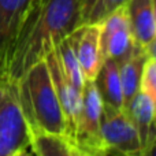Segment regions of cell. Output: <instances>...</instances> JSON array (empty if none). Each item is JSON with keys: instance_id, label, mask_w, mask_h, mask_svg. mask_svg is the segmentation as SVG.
<instances>
[{"instance_id": "obj_18", "label": "cell", "mask_w": 156, "mask_h": 156, "mask_svg": "<svg viewBox=\"0 0 156 156\" xmlns=\"http://www.w3.org/2000/svg\"><path fill=\"white\" fill-rule=\"evenodd\" d=\"M94 3V0H82V15H81V23H82V18L86 12L89 11V8L92 7V4Z\"/></svg>"}, {"instance_id": "obj_16", "label": "cell", "mask_w": 156, "mask_h": 156, "mask_svg": "<svg viewBox=\"0 0 156 156\" xmlns=\"http://www.w3.org/2000/svg\"><path fill=\"white\" fill-rule=\"evenodd\" d=\"M127 0H94L89 11L83 15L82 23L85 22H100L103 18L110 15L116 8L126 5Z\"/></svg>"}, {"instance_id": "obj_3", "label": "cell", "mask_w": 156, "mask_h": 156, "mask_svg": "<svg viewBox=\"0 0 156 156\" xmlns=\"http://www.w3.org/2000/svg\"><path fill=\"white\" fill-rule=\"evenodd\" d=\"M29 152V130L19 104L16 81L0 63V156H22Z\"/></svg>"}, {"instance_id": "obj_12", "label": "cell", "mask_w": 156, "mask_h": 156, "mask_svg": "<svg viewBox=\"0 0 156 156\" xmlns=\"http://www.w3.org/2000/svg\"><path fill=\"white\" fill-rule=\"evenodd\" d=\"M30 152L38 156H82L69 136L47 130L29 132Z\"/></svg>"}, {"instance_id": "obj_14", "label": "cell", "mask_w": 156, "mask_h": 156, "mask_svg": "<svg viewBox=\"0 0 156 156\" xmlns=\"http://www.w3.org/2000/svg\"><path fill=\"white\" fill-rule=\"evenodd\" d=\"M148 55L143 48L136 51L133 55L118 63L119 66V76H121L122 89H123L125 103L129 101L138 90H140V78L143 66L145 63Z\"/></svg>"}, {"instance_id": "obj_7", "label": "cell", "mask_w": 156, "mask_h": 156, "mask_svg": "<svg viewBox=\"0 0 156 156\" xmlns=\"http://www.w3.org/2000/svg\"><path fill=\"white\" fill-rule=\"evenodd\" d=\"M100 22H85L69 34L85 81H94L103 65Z\"/></svg>"}, {"instance_id": "obj_4", "label": "cell", "mask_w": 156, "mask_h": 156, "mask_svg": "<svg viewBox=\"0 0 156 156\" xmlns=\"http://www.w3.org/2000/svg\"><path fill=\"white\" fill-rule=\"evenodd\" d=\"M101 108L103 101L96 83L94 81H86L82 88V103L74 136V143L82 156L108 155L100 127Z\"/></svg>"}, {"instance_id": "obj_15", "label": "cell", "mask_w": 156, "mask_h": 156, "mask_svg": "<svg viewBox=\"0 0 156 156\" xmlns=\"http://www.w3.org/2000/svg\"><path fill=\"white\" fill-rule=\"evenodd\" d=\"M56 54L59 56L60 65L63 67V71L66 73L69 81L73 83V86L76 89H78L80 92H82V88L85 85V77L82 74L81 70V66L78 63V59L76 56V52H74V47L71 43L70 37H65L56 47Z\"/></svg>"}, {"instance_id": "obj_19", "label": "cell", "mask_w": 156, "mask_h": 156, "mask_svg": "<svg viewBox=\"0 0 156 156\" xmlns=\"http://www.w3.org/2000/svg\"><path fill=\"white\" fill-rule=\"evenodd\" d=\"M37 2H40V0H33V3H37ZM32 3V4H33ZM30 7H32V5H30Z\"/></svg>"}, {"instance_id": "obj_10", "label": "cell", "mask_w": 156, "mask_h": 156, "mask_svg": "<svg viewBox=\"0 0 156 156\" xmlns=\"http://www.w3.org/2000/svg\"><path fill=\"white\" fill-rule=\"evenodd\" d=\"M126 10L134 40L148 55L156 56L155 0H127Z\"/></svg>"}, {"instance_id": "obj_8", "label": "cell", "mask_w": 156, "mask_h": 156, "mask_svg": "<svg viewBox=\"0 0 156 156\" xmlns=\"http://www.w3.org/2000/svg\"><path fill=\"white\" fill-rule=\"evenodd\" d=\"M44 59H45V63L48 66L49 74H51L52 82H54L55 92H56L59 104L62 107L67 136L74 141L77 121H78V115H80V110H81V103H82V92L76 89L73 86V83L69 81L66 73L63 71L62 65H60L56 49L54 48Z\"/></svg>"}, {"instance_id": "obj_9", "label": "cell", "mask_w": 156, "mask_h": 156, "mask_svg": "<svg viewBox=\"0 0 156 156\" xmlns=\"http://www.w3.org/2000/svg\"><path fill=\"white\" fill-rule=\"evenodd\" d=\"M156 100L147 93L138 90L129 101L125 103V112L129 115L140 136L141 156H149L154 154L156 144Z\"/></svg>"}, {"instance_id": "obj_5", "label": "cell", "mask_w": 156, "mask_h": 156, "mask_svg": "<svg viewBox=\"0 0 156 156\" xmlns=\"http://www.w3.org/2000/svg\"><path fill=\"white\" fill-rule=\"evenodd\" d=\"M100 127L108 155L141 156L140 136L123 108L118 110L103 104Z\"/></svg>"}, {"instance_id": "obj_11", "label": "cell", "mask_w": 156, "mask_h": 156, "mask_svg": "<svg viewBox=\"0 0 156 156\" xmlns=\"http://www.w3.org/2000/svg\"><path fill=\"white\" fill-rule=\"evenodd\" d=\"M33 0H0V63L14 43Z\"/></svg>"}, {"instance_id": "obj_1", "label": "cell", "mask_w": 156, "mask_h": 156, "mask_svg": "<svg viewBox=\"0 0 156 156\" xmlns=\"http://www.w3.org/2000/svg\"><path fill=\"white\" fill-rule=\"evenodd\" d=\"M82 0H40L33 3L2 62L11 78L18 80L43 60L60 41L81 25Z\"/></svg>"}, {"instance_id": "obj_17", "label": "cell", "mask_w": 156, "mask_h": 156, "mask_svg": "<svg viewBox=\"0 0 156 156\" xmlns=\"http://www.w3.org/2000/svg\"><path fill=\"white\" fill-rule=\"evenodd\" d=\"M140 90L156 100V56H148L143 66Z\"/></svg>"}, {"instance_id": "obj_2", "label": "cell", "mask_w": 156, "mask_h": 156, "mask_svg": "<svg viewBox=\"0 0 156 156\" xmlns=\"http://www.w3.org/2000/svg\"><path fill=\"white\" fill-rule=\"evenodd\" d=\"M19 104L27 130H47L67 136L65 116L45 59L34 63L16 80Z\"/></svg>"}, {"instance_id": "obj_6", "label": "cell", "mask_w": 156, "mask_h": 156, "mask_svg": "<svg viewBox=\"0 0 156 156\" xmlns=\"http://www.w3.org/2000/svg\"><path fill=\"white\" fill-rule=\"evenodd\" d=\"M101 34V51L104 59H112L121 63L141 47L134 40L126 5L116 8L115 11L100 21Z\"/></svg>"}, {"instance_id": "obj_13", "label": "cell", "mask_w": 156, "mask_h": 156, "mask_svg": "<svg viewBox=\"0 0 156 156\" xmlns=\"http://www.w3.org/2000/svg\"><path fill=\"white\" fill-rule=\"evenodd\" d=\"M94 83L104 105L122 110L125 107L123 89L119 76L118 62L112 59H104L99 73L94 78Z\"/></svg>"}]
</instances>
